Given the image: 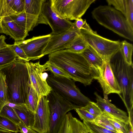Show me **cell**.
<instances>
[{
    "label": "cell",
    "mask_w": 133,
    "mask_h": 133,
    "mask_svg": "<svg viewBox=\"0 0 133 133\" xmlns=\"http://www.w3.org/2000/svg\"><path fill=\"white\" fill-rule=\"evenodd\" d=\"M48 57L49 62L62 69L75 82L86 86L94 79L91 69L81 54L64 49L51 53Z\"/></svg>",
    "instance_id": "1"
},
{
    "label": "cell",
    "mask_w": 133,
    "mask_h": 133,
    "mask_svg": "<svg viewBox=\"0 0 133 133\" xmlns=\"http://www.w3.org/2000/svg\"><path fill=\"white\" fill-rule=\"evenodd\" d=\"M5 75L9 103L25 104L30 85L25 62L17 58L11 63L0 67Z\"/></svg>",
    "instance_id": "2"
},
{
    "label": "cell",
    "mask_w": 133,
    "mask_h": 133,
    "mask_svg": "<svg viewBox=\"0 0 133 133\" xmlns=\"http://www.w3.org/2000/svg\"><path fill=\"white\" fill-rule=\"evenodd\" d=\"M113 74L121 90L119 95L126 107L128 115L133 114V64L126 61L122 46L109 59Z\"/></svg>",
    "instance_id": "3"
},
{
    "label": "cell",
    "mask_w": 133,
    "mask_h": 133,
    "mask_svg": "<svg viewBox=\"0 0 133 133\" xmlns=\"http://www.w3.org/2000/svg\"><path fill=\"white\" fill-rule=\"evenodd\" d=\"M94 19L101 25L121 37L132 42L133 28L123 14L110 6L100 5L91 12Z\"/></svg>",
    "instance_id": "4"
},
{
    "label": "cell",
    "mask_w": 133,
    "mask_h": 133,
    "mask_svg": "<svg viewBox=\"0 0 133 133\" xmlns=\"http://www.w3.org/2000/svg\"><path fill=\"white\" fill-rule=\"evenodd\" d=\"M52 89L78 108L85 106L91 100L80 91L71 78L54 75L51 73L46 79Z\"/></svg>",
    "instance_id": "5"
},
{
    "label": "cell",
    "mask_w": 133,
    "mask_h": 133,
    "mask_svg": "<svg viewBox=\"0 0 133 133\" xmlns=\"http://www.w3.org/2000/svg\"><path fill=\"white\" fill-rule=\"evenodd\" d=\"M47 98L50 112V125L47 133H58L66 113L78 107L52 89Z\"/></svg>",
    "instance_id": "6"
},
{
    "label": "cell",
    "mask_w": 133,
    "mask_h": 133,
    "mask_svg": "<svg viewBox=\"0 0 133 133\" xmlns=\"http://www.w3.org/2000/svg\"><path fill=\"white\" fill-rule=\"evenodd\" d=\"M96 0H51V6L61 18L68 20L81 18Z\"/></svg>",
    "instance_id": "7"
},
{
    "label": "cell",
    "mask_w": 133,
    "mask_h": 133,
    "mask_svg": "<svg viewBox=\"0 0 133 133\" xmlns=\"http://www.w3.org/2000/svg\"><path fill=\"white\" fill-rule=\"evenodd\" d=\"M79 34L88 44L104 61L109 59L122 46L121 42L119 41H114L105 38L98 35L96 31L81 29Z\"/></svg>",
    "instance_id": "8"
},
{
    "label": "cell",
    "mask_w": 133,
    "mask_h": 133,
    "mask_svg": "<svg viewBox=\"0 0 133 133\" xmlns=\"http://www.w3.org/2000/svg\"><path fill=\"white\" fill-rule=\"evenodd\" d=\"M27 66L30 83L36 92L39 98L42 96H47L52 89L48 84L46 79L48 74L47 63L41 64L40 62L36 63L25 62Z\"/></svg>",
    "instance_id": "9"
},
{
    "label": "cell",
    "mask_w": 133,
    "mask_h": 133,
    "mask_svg": "<svg viewBox=\"0 0 133 133\" xmlns=\"http://www.w3.org/2000/svg\"><path fill=\"white\" fill-rule=\"evenodd\" d=\"M41 15L46 24L52 30L51 35L61 34L69 30L74 23L61 17L55 11L51 6V0H44Z\"/></svg>",
    "instance_id": "10"
},
{
    "label": "cell",
    "mask_w": 133,
    "mask_h": 133,
    "mask_svg": "<svg viewBox=\"0 0 133 133\" xmlns=\"http://www.w3.org/2000/svg\"><path fill=\"white\" fill-rule=\"evenodd\" d=\"M74 23L73 25L67 31L59 34L51 35L44 50V56L68 47L79 33L80 30L77 28L74 22Z\"/></svg>",
    "instance_id": "11"
},
{
    "label": "cell",
    "mask_w": 133,
    "mask_h": 133,
    "mask_svg": "<svg viewBox=\"0 0 133 133\" xmlns=\"http://www.w3.org/2000/svg\"><path fill=\"white\" fill-rule=\"evenodd\" d=\"M51 36L50 34L34 36L29 39L16 42L23 50L29 61H34L44 56V50Z\"/></svg>",
    "instance_id": "12"
},
{
    "label": "cell",
    "mask_w": 133,
    "mask_h": 133,
    "mask_svg": "<svg viewBox=\"0 0 133 133\" xmlns=\"http://www.w3.org/2000/svg\"><path fill=\"white\" fill-rule=\"evenodd\" d=\"M98 81L103 92L104 97L111 93L119 95L121 90L111 68L109 59L104 61L101 69L95 79Z\"/></svg>",
    "instance_id": "13"
},
{
    "label": "cell",
    "mask_w": 133,
    "mask_h": 133,
    "mask_svg": "<svg viewBox=\"0 0 133 133\" xmlns=\"http://www.w3.org/2000/svg\"><path fill=\"white\" fill-rule=\"evenodd\" d=\"M50 123V112L47 96H42L34 114V122L31 128L39 133H47Z\"/></svg>",
    "instance_id": "14"
},
{
    "label": "cell",
    "mask_w": 133,
    "mask_h": 133,
    "mask_svg": "<svg viewBox=\"0 0 133 133\" xmlns=\"http://www.w3.org/2000/svg\"><path fill=\"white\" fill-rule=\"evenodd\" d=\"M10 17L18 26L28 32L40 24H46L41 15L37 16L24 11L18 14L9 16Z\"/></svg>",
    "instance_id": "15"
},
{
    "label": "cell",
    "mask_w": 133,
    "mask_h": 133,
    "mask_svg": "<svg viewBox=\"0 0 133 133\" xmlns=\"http://www.w3.org/2000/svg\"><path fill=\"white\" fill-rule=\"evenodd\" d=\"M94 94L96 97V103L102 111H104L112 117L129 123V118L127 113L117 108L112 104L109 100L108 96L102 97L95 92Z\"/></svg>",
    "instance_id": "16"
},
{
    "label": "cell",
    "mask_w": 133,
    "mask_h": 133,
    "mask_svg": "<svg viewBox=\"0 0 133 133\" xmlns=\"http://www.w3.org/2000/svg\"><path fill=\"white\" fill-rule=\"evenodd\" d=\"M4 34L9 35L15 42L23 41L28 32L18 26L9 16L4 17L1 21Z\"/></svg>",
    "instance_id": "17"
},
{
    "label": "cell",
    "mask_w": 133,
    "mask_h": 133,
    "mask_svg": "<svg viewBox=\"0 0 133 133\" xmlns=\"http://www.w3.org/2000/svg\"><path fill=\"white\" fill-rule=\"evenodd\" d=\"M91 69L95 79L99 71L102 68L104 60L97 53L88 45L87 47L81 53Z\"/></svg>",
    "instance_id": "18"
},
{
    "label": "cell",
    "mask_w": 133,
    "mask_h": 133,
    "mask_svg": "<svg viewBox=\"0 0 133 133\" xmlns=\"http://www.w3.org/2000/svg\"><path fill=\"white\" fill-rule=\"evenodd\" d=\"M108 5H112L121 12L133 28V0H106Z\"/></svg>",
    "instance_id": "19"
},
{
    "label": "cell",
    "mask_w": 133,
    "mask_h": 133,
    "mask_svg": "<svg viewBox=\"0 0 133 133\" xmlns=\"http://www.w3.org/2000/svg\"><path fill=\"white\" fill-rule=\"evenodd\" d=\"M22 123L28 127L31 128L34 122V113L25 104H15L10 103Z\"/></svg>",
    "instance_id": "20"
},
{
    "label": "cell",
    "mask_w": 133,
    "mask_h": 133,
    "mask_svg": "<svg viewBox=\"0 0 133 133\" xmlns=\"http://www.w3.org/2000/svg\"><path fill=\"white\" fill-rule=\"evenodd\" d=\"M17 58L11 45L0 49V67L11 63Z\"/></svg>",
    "instance_id": "21"
},
{
    "label": "cell",
    "mask_w": 133,
    "mask_h": 133,
    "mask_svg": "<svg viewBox=\"0 0 133 133\" xmlns=\"http://www.w3.org/2000/svg\"><path fill=\"white\" fill-rule=\"evenodd\" d=\"M44 0H24V11L37 16L41 15Z\"/></svg>",
    "instance_id": "22"
},
{
    "label": "cell",
    "mask_w": 133,
    "mask_h": 133,
    "mask_svg": "<svg viewBox=\"0 0 133 133\" xmlns=\"http://www.w3.org/2000/svg\"><path fill=\"white\" fill-rule=\"evenodd\" d=\"M88 44L79 33L66 50L81 54L88 47Z\"/></svg>",
    "instance_id": "23"
},
{
    "label": "cell",
    "mask_w": 133,
    "mask_h": 133,
    "mask_svg": "<svg viewBox=\"0 0 133 133\" xmlns=\"http://www.w3.org/2000/svg\"><path fill=\"white\" fill-rule=\"evenodd\" d=\"M39 99L36 92L30 84L27 98L25 104L28 109L35 113Z\"/></svg>",
    "instance_id": "24"
},
{
    "label": "cell",
    "mask_w": 133,
    "mask_h": 133,
    "mask_svg": "<svg viewBox=\"0 0 133 133\" xmlns=\"http://www.w3.org/2000/svg\"><path fill=\"white\" fill-rule=\"evenodd\" d=\"M7 88L5 75L0 70V111L4 105L9 103Z\"/></svg>",
    "instance_id": "25"
},
{
    "label": "cell",
    "mask_w": 133,
    "mask_h": 133,
    "mask_svg": "<svg viewBox=\"0 0 133 133\" xmlns=\"http://www.w3.org/2000/svg\"><path fill=\"white\" fill-rule=\"evenodd\" d=\"M0 115L9 119L17 125L23 124L10 103L3 107L0 111Z\"/></svg>",
    "instance_id": "26"
},
{
    "label": "cell",
    "mask_w": 133,
    "mask_h": 133,
    "mask_svg": "<svg viewBox=\"0 0 133 133\" xmlns=\"http://www.w3.org/2000/svg\"><path fill=\"white\" fill-rule=\"evenodd\" d=\"M102 111L109 121L115 127L118 133H128L129 123L116 118L104 111Z\"/></svg>",
    "instance_id": "27"
},
{
    "label": "cell",
    "mask_w": 133,
    "mask_h": 133,
    "mask_svg": "<svg viewBox=\"0 0 133 133\" xmlns=\"http://www.w3.org/2000/svg\"><path fill=\"white\" fill-rule=\"evenodd\" d=\"M71 126V133H89L83 123L73 117L71 113H68Z\"/></svg>",
    "instance_id": "28"
},
{
    "label": "cell",
    "mask_w": 133,
    "mask_h": 133,
    "mask_svg": "<svg viewBox=\"0 0 133 133\" xmlns=\"http://www.w3.org/2000/svg\"><path fill=\"white\" fill-rule=\"evenodd\" d=\"M89 133H117L97 124L94 121H83Z\"/></svg>",
    "instance_id": "29"
},
{
    "label": "cell",
    "mask_w": 133,
    "mask_h": 133,
    "mask_svg": "<svg viewBox=\"0 0 133 133\" xmlns=\"http://www.w3.org/2000/svg\"><path fill=\"white\" fill-rule=\"evenodd\" d=\"M0 126L12 132H20L17 125L8 118L0 115Z\"/></svg>",
    "instance_id": "30"
},
{
    "label": "cell",
    "mask_w": 133,
    "mask_h": 133,
    "mask_svg": "<svg viewBox=\"0 0 133 133\" xmlns=\"http://www.w3.org/2000/svg\"><path fill=\"white\" fill-rule=\"evenodd\" d=\"M121 43L123 52L126 61L129 65L133 64L132 59L133 49L132 44L125 40L122 41Z\"/></svg>",
    "instance_id": "31"
},
{
    "label": "cell",
    "mask_w": 133,
    "mask_h": 133,
    "mask_svg": "<svg viewBox=\"0 0 133 133\" xmlns=\"http://www.w3.org/2000/svg\"><path fill=\"white\" fill-rule=\"evenodd\" d=\"M93 121L101 127L118 133L115 127L109 121L103 111L102 114L96 117Z\"/></svg>",
    "instance_id": "32"
},
{
    "label": "cell",
    "mask_w": 133,
    "mask_h": 133,
    "mask_svg": "<svg viewBox=\"0 0 133 133\" xmlns=\"http://www.w3.org/2000/svg\"><path fill=\"white\" fill-rule=\"evenodd\" d=\"M14 14H17L10 7L7 0H0V21L4 17Z\"/></svg>",
    "instance_id": "33"
},
{
    "label": "cell",
    "mask_w": 133,
    "mask_h": 133,
    "mask_svg": "<svg viewBox=\"0 0 133 133\" xmlns=\"http://www.w3.org/2000/svg\"><path fill=\"white\" fill-rule=\"evenodd\" d=\"M97 117L101 115L102 111L96 103L91 101L85 106L81 108Z\"/></svg>",
    "instance_id": "34"
},
{
    "label": "cell",
    "mask_w": 133,
    "mask_h": 133,
    "mask_svg": "<svg viewBox=\"0 0 133 133\" xmlns=\"http://www.w3.org/2000/svg\"><path fill=\"white\" fill-rule=\"evenodd\" d=\"M8 2L12 9L17 14L24 11V0H7Z\"/></svg>",
    "instance_id": "35"
},
{
    "label": "cell",
    "mask_w": 133,
    "mask_h": 133,
    "mask_svg": "<svg viewBox=\"0 0 133 133\" xmlns=\"http://www.w3.org/2000/svg\"><path fill=\"white\" fill-rule=\"evenodd\" d=\"M46 62L47 63V71H50L54 75L71 78L62 69L53 64L49 62L48 61Z\"/></svg>",
    "instance_id": "36"
},
{
    "label": "cell",
    "mask_w": 133,
    "mask_h": 133,
    "mask_svg": "<svg viewBox=\"0 0 133 133\" xmlns=\"http://www.w3.org/2000/svg\"><path fill=\"white\" fill-rule=\"evenodd\" d=\"M11 46L17 55V58L25 62L29 61L23 50L20 46L16 42Z\"/></svg>",
    "instance_id": "37"
},
{
    "label": "cell",
    "mask_w": 133,
    "mask_h": 133,
    "mask_svg": "<svg viewBox=\"0 0 133 133\" xmlns=\"http://www.w3.org/2000/svg\"><path fill=\"white\" fill-rule=\"evenodd\" d=\"M74 110L83 121H93L96 117L81 108H76Z\"/></svg>",
    "instance_id": "38"
},
{
    "label": "cell",
    "mask_w": 133,
    "mask_h": 133,
    "mask_svg": "<svg viewBox=\"0 0 133 133\" xmlns=\"http://www.w3.org/2000/svg\"><path fill=\"white\" fill-rule=\"evenodd\" d=\"M58 133H71V128L68 113L65 116Z\"/></svg>",
    "instance_id": "39"
},
{
    "label": "cell",
    "mask_w": 133,
    "mask_h": 133,
    "mask_svg": "<svg viewBox=\"0 0 133 133\" xmlns=\"http://www.w3.org/2000/svg\"><path fill=\"white\" fill-rule=\"evenodd\" d=\"M74 22L77 28L79 30L83 29L90 31H93L87 23L86 20H83L81 18L75 20Z\"/></svg>",
    "instance_id": "40"
},
{
    "label": "cell",
    "mask_w": 133,
    "mask_h": 133,
    "mask_svg": "<svg viewBox=\"0 0 133 133\" xmlns=\"http://www.w3.org/2000/svg\"><path fill=\"white\" fill-rule=\"evenodd\" d=\"M21 133H39L32 128L28 127L23 124L17 125Z\"/></svg>",
    "instance_id": "41"
},
{
    "label": "cell",
    "mask_w": 133,
    "mask_h": 133,
    "mask_svg": "<svg viewBox=\"0 0 133 133\" xmlns=\"http://www.w3.org/2000/svg\"><path fill=\"white\" fill-rule=\"evenodd\" d=\"M6 39V38L5 36L4 35L0 36V49L7 45L5 41Z\"/></svg>",
    "instance_id": "42"
},
{
    "label": "cell",
    "mask_w": 133,
    "mask_h": 133,
    "mask_svg": "<svg viewBox=\"0 0 133 133\" xmlns=\"http://www.w3.org/2000/svg\"><path fill=\"white\" fill-rule=\"evenodd\" d=\"M13 132L4 129L0 128V133H12Z\"/></svg>",
    "instance_id": "43"
},
{
    "label": "cell",
    "mask_w": 133,
    "mask_h": 133,
    "mask_svg": "<svg viewBox=\"0 0 133 133\" xmlns=\"http://www.w3.org/2000/svg\"><path fill=\"white\" fill-rule=\"evenodd\" d=\"M4 33L1 24V21H0V34Z\"/></svg>",
    "instance_id": "44"
},
{
    "label": "cell",
    "mask_w": 133,
    "mask_h": 133,
    "mask_svg": "<svg viewBox=\"0 0 133 133\" xmlns=\"http://www.w3.org/2000/svg\"><path fill=\"white\" fill-rule=\"evenodd\" d=\"M0 128L4 129V128H3L2 127H1V126H0Z\"/></svg>",
    "instance_id": "45"
}]
</instances>
